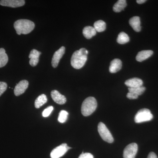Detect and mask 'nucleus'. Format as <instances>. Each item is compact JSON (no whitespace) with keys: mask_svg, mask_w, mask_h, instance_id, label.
I'll list each match as a JSON object with an SVG mask.
<instances>
[{"mask_svg":"<svg viewBox=\"0 0 158 158\" xmlns=\"http://www.w3.org/2000/svg\"><path fill=\"white\" fill-rule=\"evenodd\" d=\"M88 52L85 48H81L75 51L71 59V64L73 68L80 69L85 65L87 59Z\"/></svg>","mask_w":158,"mask_h":158,"instance_id":"1","label":"nucleus"},{"mask_svg":"<svg viewBox=\"0 0 158 158\" xmlns=\"http://www.w3.org/2000/svg\"><path fill=\"white\" fill-rule=\"evenodd\" d=\"M14 27L18 35L27 34L33 31L35 27V24L29 20L19 19L15 22Z\"/></svg>","mask_w":158,"mask_h":158,"instance_id":"2","label":"nucleus"},{"mask_svg":"<svg viewBox=\"0 0 158 158\" xmlns=\"http://www.w3.org/2000/svg\"><path fill=\"white\" fill-rule=\"evenodd\" d=\"M97 107V102L96 99L93 97H89L85 99L81 106L82 115L88 116L91 115Z\"/></svg>","mask_w":158,"mask_h":158,"instance_id":"3","label":"nucleus"},{"mask_svg":"<svg viewBox=\"0 0 158 158\" xmlns=\"http://www.w3.org/2000/svg\"><path fill=\"white\" fill-rule=\"evenodd\" d=\"M152 118L153 115L150 110L144 108L138 111L135 116V121L136 123H141L150 121Z\"/></svg>","mask_w":158,"mask_h":158,"instance_id":"4","label":"nucleus"},{"mask_svg":"<svg viewBox=\"0 0 158 158\" xmlns=\"http://www.w3.org/2000/svg\"><path fill=\"white\" fill-rule=\"evenodd\" d=\"M98 130L100 135L104 141L110 143H113L114 141L113 135L104 123H99L98 126Z\"/></svg>","mask_w":158,"mask_h":158,"instance_id":"5","label":"nucleus"},{"mask_svg":"<svg viewBox=\"0 0 158 158\" xmlns=\"http://www.w3.org/2000/svg\"><path fill=\"white\" fill-rule=\"evenodd\" d=\"M71 148L66 143H63L52 150L51 152V158H59L62 156Z\"/></svg>","mask_w":158,"mask_h":158,"instance_id":"6","label":"nucleus"},{"mask_svg":"<svg viewBox=\"0 0 158 158\" xmlns=\"http://www.w3.org/2000/svg\"><path fill=\"white\" fill-rule=\"evenodd\" d=\"M138 150V144L135 143H131L126 147L123 151L124 158H135Z\"/></svg>","mask_w":158,"mask_h":158,"instance_id":"7","label":"nucleus"},{"mask_svg":"<svg viewBox=\"0 0 158 158\" xmlns=\"http://www.w3.org/2000/svg\"><path fill=\"white\" fill-rule=\"evenodd\" d=\"M25 2L23 0H2L0 5L2 6L11 8H17L24 5Z\"/></svg>","mask_w":158,"mask_h":158,"instance_id":"8","label":"nucleus"},{"mask_svg":"<svg viewBox=\"0 0 158 158\" xmlns=\"http://www.w3.org/2000/svg\"><path fill=\"white\" fill-rule=\"evenodd\" d=\"M29 82L27 80L20 81L16 85L14 89V94L15 96H18L25 92L28 87Z\"/></svg>","mask_w":158,"mask_h":158,"instance_id":"9","label":"nucleus"},{"mask_svg":"<svg viewBox=\"0 0 158 158\" xmlns=\"http://www.w3.org/2000/svg\"><path fill=\"white\" fill-rule=\"evenodd\" d=\"M65 52V48L64 47H62L59 50L55 52L53 55V56L52 59V66L54 68H56L59 64L60 59L63 56Z\"/></svg>","mask_w":158,"mask_h":158,"instance_id":"10","label":"nucleus"},{"mask_svg":"<svg viewBox=\"0 0 158 158\" xmlns=\"http://www.w3.org/2000/svg\"><path fill=\"white\" fill-rule=\"evenodd\" d=\"M51 95L54 101L58 104H64L66 102V98L65 97L61 94L58 90H52L51 92Z\"/></svg>","mask_w":158,"mask_h":158,"instance_id":"11","label":"nucleus"},{"mask_svg":"<svg viewBox=\"0 0 158 158\" xmlns=\"http://www.w3.org/2000/svg\"><path fill=\"white\" fill-rule=\"evenodd\" d=\"M41 53L36 49H33L31 51L29 55V58L30 59V65L32 66H35L39 62V57Z\"/></svg>","mask_w":158,"mask_h":158,"instance_id":"12","label":"nucleus"},{"mask_svg":"<svg viewBox=\"0 0 158 158\" xmlns=\"http://www.w3.org/2000/svg\"><path fill=\"white\" fill-rule=\"evenodd\" d=\"M143 81L138 78H133L127 80L125 84L129 88H135L141 87L143 85Z\"/></svg>","mask_w":158,"mask_h":158,"instance_id":"13","label":"nucleus"},{"mask_svg":"<svg viewBox=\"0 0 158 158\" xmlns=\"http://www.w3.org/2000/svg\"><path fill=\"white\" fill-rule=\"evenodd\" d=\"M122 62L119 59H115L111 61L109 71L111 73H116L121 69Z\"/></svg>","mask_w":158,"mask_h":158,"instance_id":"14","label":"nucleus"},{"mask_svg":"<svg viewBox=\"0 0 158 158\" xmlns=\"http://www.w3.org/2000/svg\"><path fill=\"white\" fill-rule=\"evenodd\" d=\"M153 54L152 50H143L139 52L136 56V59L137 61L141 62L151 56Z\"/></svg>","mask_w":158,"mask_h":158,"instance_id":"15","label":"nucleus"},{"mask_svg":"<svg viewBox=\"0 0 158 158\" xmlns=\"http://www.w3.org/2000/svg\"><path fill=\"white\" fill-rule=\"evenodd\" d=\"M129 24L136 32H139L141 31V21L138 16H134L130 19Z\"/></svg>","mask_w":158,"mask_h":158,"instance_id":"16","label":"nucleus"},{"mask_svg":"<svg viewBox=\"0 0 158 158\" xmlns=\"http://www.w3.org/2000/svg\"><path fill=\"white\" fill-rule=\"evenodd\" d=\"M84 37L87 39H90L96 34V31L94 27L90 26H87L83 30Z\"/></svg>","mask_w":158,"mask_h":158,"instance_id":"17","label":"nucleus"},{"mask_svg":"<svg viewBox=\"0 0 158 158\" xmlns=\"http://www.w3.org/2000/svg\"><path fill=\"white\" fill-rule=\"evenodd\" d=\"M127 6L126 0H118L113 7V11L116 12H119L124 10Z\"/></svg>","mask_w":158,"mask_h":158,"instance_id":"18","label":"nucleus"},{"mask_svg":"<svg viewBox=\"0 0 158 158\" xmlns=\"http://www.w3.org/2000/svg\"><path fill=\"white\" fill-rule=\"evenodd\" d=\"M8 56L6 50L3 48H0V68L4 67L8 63Z\"/></svg>","mask_w":158,"mask_h":158,"instance_id":"19","label":"nucleus"},{"mask_svg":"<svg viewBox=\"0 0 158 158\" xmlns=\"http://www.w3.org/2000/svg\"><path fill=\"white\" fill-rule=\"evenodd\" d=\"M48 99L44 94L40 95L36 99L35 101V107L37 109H39L47 102Z\"/></svg>","mask_w":158,"mask_h":158,"instance_id":"20","label":"nucleus"},{"mask_svg":"<svg viewBox=\"0 0 158 158\" xmlns=\"http://www.w3.org/2000/svg\"><path fill=\"white\" fill-rule=\"evenodd\" d=\"M94 27L96 32H102L106 30V23L103 21L99 20L94 23Z\"/></svg>","mask_w":158,"mask_h":158,"instance_id":"21","label":"nucleus"},{"mask_svg":"<svg viewBox=\"0 0 158 158\" xmlns=\"http://www.w3.org/2000/svg\"><path fill=\"white\" fill-rule=\"evenodd\" d=\"M130 41V38L127 34L122 32L118 34L117 38V42L119 44H125Z\"/></svg>","mask_w":158,"mask_h":158,"instance_id":"22","label":"nucleus"},{"mask_svg":"<svg viewBox=\"0 0 158 158\" xmlns=\"http://www.w3.org/2000/svg\"><path fill=\"white\" fill-rule=\"evenodd\" d=\"M146 88L143 86L135 88H128L129 92L135 94L138 96L143 94Z\"/></svg>","mask_w":158,"mask_h":158,"instance_id":"23","label":"nucleus"},{"mask_svg":"<svg viewBox=\"0 0 158 158\" xmlns=\"http://www.w3.org/2000/svg\"><path fill=\"white\" fill-rule=\"evenodd\" d=\"M69 113L65 110H61L59 113L58 120L61 123H64L67 120L68 118Z\"/></svg>","mask_w":158,"mask_h":158,"instance_id":"24","label":"nucleus"},{"mask_svg":"<svg viewBox=\"0 0 158 158\" xmlns=\"http://www.w3.org/2000/svg\"><path fill=\"white\" fill-rule=\"evenodd\" d=\"M53 109V107L52 106H50L47 108L46 109L44 110L43 112V116L44 117H48V116L50 115L52 112Z\"/></svg>","mask_w":158,"mask_h":158,"instance_id":"25","label":"nucleus"},{"mask_svg":"<svg viewBox=\"0 0 158 158\" xmlns=\"http://www.w3.org/2000/svg\"><path fill=\"white\" fill-rule=\"evenodd\" d=\"M7 88V84L4 82H0V96L4 93Z\"/></svg>","mask_w":158,"mask_h":158,"instance_id":"26","label":"nucleus"},{"mask_svg":"<svg viewBox=\"0 0 158 158\" xmlns=\"http://www.w3.org/2000/svg\"><path fill=\"white\" fill-rule=\"evenodd\" d=\"M78 158H94L93 156L90 153L83 152Z\"/></svg>","mask_w":158,"mask_h":158,"instance_id":"27","label":"nucleus"},{"mask_svg":"<svg viewBox=\"0 0 158 158\" xmlns=\"http://www.w3.org/2000/svg\"><path fill=\"white\" fill-rule=\"evenodd\" d=\"M127 97L129 99H135L138 98V96L135 94L128 92L127 95Z\"/></svg>","mask_w":158,"mask_h":158,"instance_id":"28","label":"nucleus"},{"mask_svg":"<svg viewBox=\"0 0 158 158\" xmlns=\"http://www.w3.org/2000/svg\"><path fill=\"white\" fill-rule=\"evenodd\" d=\"M147 158H158L156 155L153 152H151L148 154Z\"/></svg>","mask_w":158,"mask_h":158,"instance_id":"29","label":"nucleus"},{"mask_svg":"<svg viewBox=\"0 0 158 158\" xmlns=\"http://www.w3.org/2000/svg\"><path fill=\"white\" fill-rule=\"evenodd\" d=\"M137 3L139 4H142L146 2V0H137Z\"/></svg>","mask_w":158,"mask_h":158,"instance_id":"30","label":"nucleus"}]
</instances>
